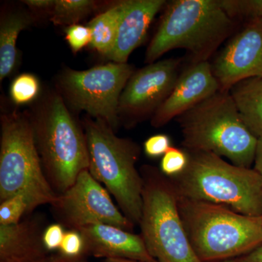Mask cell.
<instances>
[{
  "mask_svg": "<svg viewBox=\"0 0 262 262\" xmlns=\"http://www.w3.org/2000/svg\"><path fill=\"white\" fill-rule=\"evenodd\" d=\"M36 147L48 183L58 195L73 185L89 168L84 129L58 92L48 93L29 114Z\"/></svg>",
  "mask_w": 262,
  "mask_h": 262,
  "instance_id": "obj_1",
  "label": "cell"
},
{
  "mask_svg": "<svg viewBox=\"0 0 262 262\" xmlns=\"http://www.w3.org/2000/svg\"><path fill=\"white\" fill-rule=\"evenodd\" d=\"M185 151L187 168L179 175L168 177L179 196L222 205L241 214L262 216L261 174L213 153Z\"/></svg>",
  "mask_w": 262,
  "mask_h": 262,
  "instance_id": "obj_2",
  "label": "cell"
},
{
  "mask_svg": "<svg viewBox=\"0 0 262 262\" xmlns=\"http://www.w3.org/2000/svg\"><path fill=\"white\" fill-rule=\"evenodd\" d=\"M234 29L220 0H175L167 5L145 62L155 63L172 50L184 49L192 63L208 61Z\"/></svg>",
  "mask_w": 262,
  "mask_h": 262,
  "instance_id": "obj_3",
  "label": "cell"
},
{
  "mask_svg": "<svg viewBox=\"0 0 262 262\" xmlns=\"http://www.w3.org/2000/svg\"><path fill=\"white\" fill-rule=\"evenodd\" d=\"M177 120L184 149L213 153L244 168L254 163L258 139L245 125L229 91H219Z\"/></svg>",
  "mask_w": 262,
  "mask_h": 262,
  "instance_id": "obj_4",
  "label": "cell"
},
{
  "mask_svg": "<svg viewBox=\"0 0 262 262\" xmlns=\"http://www.w3.org/2000/svg\"><path fill=\"white\" fill-rule=\"evenodd\" d=\"M178 206L189 242L203 262L230 259L262 244V216L182 196Z\"/></svg>",
  "mask_w": 262,
  "mask_h": 262,
  "instance_id": "obj_5",
  "label": "cell"
},
{
  "mask_svg": "<svg viewBox=\"0 0 262 262\" xmlns=\"http://www.w3.org/2000/svg\"><path fill=\"white\" fill-rule=\"evenodd\" d=\"M89 154V170L115 198L127 220L139 225L142 211L143 179L136 164L140 146L115 135L103 120L85 117L82 122Z\"/></svg>",
  "mask_w": 262,
  "mask_h": 262,
  "instance_id": "obj_6",
  "label": "cell"
},
{
  "mask_svg": "<svg viewBox=\"0 0 262 262\" xmlns=\"http://www.w3.org/2000/svg\"><path fill=\"white\" fill-rule=\"evenodd\" d=\"M141 236L158 262H203L188 238L173 183L152 165H142Z\"/></svg>",
  "mask_w": 262,
  "mask_h": 262,
  "instance_id": "obj_7",
  "label": "cell"
},
{
  "mask_svg": "<svg viewBox=\"0 0 262 262\" xmlns=\"http://www.w3.org/2000/svg\"><path fill=\"white\" fill-rule=\"evenodd\" d=\"M18 194L29 198L32 211L58 198L43 171L29 114L13 111L1 115L0 202Z\"/></svg>",
  "mask_w": 262,
  "mask_h": 262,
  "instance_id": "obj_8",
  "label": "cell"
},
{
  "mask_svg": "<svg viewBox=\"0 0 262 262\" xmlns=\"http://www.w3.org/2000/svg\"><path fill=\"white\" fill-rule=\"evenodd\" d=\"M134 72L128 63L115 62L85 71L66 69L58 79V93L72 108L103 120L115 131L120 124V96Z\"/></svg>",
  "mask_w": 262,
  "mask_h": 262,
  "instance_id": "obj_9",
  "label": "cell"
},
{
  "mask_svg": "<svg viewBox=\"0 0 262 262\" xmlns=\"http://www.w3.org/2000/svg\"><path fill=\"white\" fill-rule=\"evenodd\" d=\"M51 206L58 223L68 229L106 224L131 232L135 226L114 204L107 189L89 170L81 172L73 185L58 195Z\"/></svg>",
  "mask_w": 262,
  "mask_h": 262,
  "instance_id": "obj_10",
  "label": "cell"
},
{
  "mask_svg": "<svg viewBox=\"0 0 262 262\" xmlns=\"http://www.w3.org/2000/svg\"><path fill=\"white\" fill-rule=\"evenodd\" d=\"M180 59L169 58L134 72L119 101L117 112L120 123L131 127L152 117L173 91L180 75Z\"/></svg>",
  "mask_w": 262,
  "mask_h": 262,
  "instance_id": "obj_11",
  "label": "cell"
},
{
  "mask_svg": "<svg viewBox=\"0 0 262 262\" xmlns=\"http://www.w3.org/2000/svg\"><path fill=\"white\" fill-rule=\"evenodd\" d=\"M211 67L221 91H229L241 81L262 77V19L249 20Z\"/></svg>",
  "mask_w": 262,
  "mask_h": 262,
  "instance_id": "obj_12",
  "label": "cell"
},
{
  "mask_svg": "<svg viewBox=\"0 0 262 262\" xmlns=\"http://www.w3.org/2000/svg\"><path fill=\"white\" fill-rule=\"evenodd\" d=\"M220 91L208 61L192 63L179 75L166 101L151 118L153 127H161Z\"/></svg>",
  "mask_w": 262,
  "mask_h": 262,
  "instance_id": "obj_13",
  "label": "cell"
},
{
  "mask_svg": "<svg viewBox=\"0 0 262 262\" xmlns=\"http://www.w3.org/2000/svg\"><path fill=\"white\" fill-rule=\"evenodd\" d=\"M77 231L83 239L84 255L158 262L150 255L141 236L130 231L106 224H94Z\"/></svg>",
  "mask_w": 262,
  "mask_h": 262,
  "instance_id": "obj_14",
  "label": "cell"
},
{
  "mask_svg": "<svg viewBox=\"0 0 262 262\" xmlns=\"http://www.w3.org/2000/svg\"><path fill=\"white\" fill-rule=\"evenodd\" d=\"M165 4V0L122 1L117 39L108 59L127 63L130 53L144 42L153 19Z\"/></svg>",
  "mask_w": 262,
  "mask_h": 262,
  "instance_id": "obj_15",
  "label": "cell"
},
{
  "mask_svg": "<svg viewBox=\"0 0 262 262\" xmlns=\"http://www.w3.org/2000/svg\"><path fill=\"white\" fill-rule=\"evenodd\" d=\"M43 232L38 219L0 225V262H29L47 257Z\"/></svg>",
  "mask_w": 262,
  "mask_h": 262,
  "instance_id": "obj_16",
  "label": "cell"
},
{
  "mask_svg": "<svg viewBox=\"0 0 262 262\" xmlns=\"http://www.w3.org/2000/svg\"><path fill=\"white\" fill-rule=\"evenodd\" d=\"M231 96L248 130L262 136V77L241 81L231 89Z\"/></svg>",
  "mask_w": 262,
  "mask_h": 262,
  "instance_id": "obj_17",
  "label": "cell"
},
{
  "mask_svg": "<svg viewBox=\"0 0 262 262\" xmlns=\"http://www.w3.org/2000/svg\"><path fill=\"white\" fill-rule=\"evenodd\" d=\"M32 18L20 10L2 15L0 22V80L14 70L16 63V41L18 34L30 24Z\"/></svg>",
  "mask_w": 262,
  "mask_h": 262,
  "instance_id": "obj_18",
  "label": "cell"
},
{
  "mask_svg": "<svg viewBox=\"0 0 262 262\" xmlns=\"http://www.w3.org/2000/svg\"><path fill=\"white\" fill-rule=\"evenodd\" d=\"M122 8V1L115 3L93 18L88 25L92 34L91 46L103 56L107 57L115 46Z\"/></svg>",
  "mask_w": 262,
  "mask_h": 262,
  "instance_id": "obj_19",
  "label": "cell"
},
{
  "mask_svg": "<svg viewBox=\"0 0 262 262\" xmlns=\"http://www.w3.org/2000/svg\"><path fill=\"white\" fill-rule=\"evenodd\" d=\"M97 5L92 0H55L50 19L57 26L78 24L97 8Z\"/></svg>",
  "mask_w": 262,
  "mask_h": 262,
  "instance_id": "obj_20",
  "label": "cell"
},
{
  "mask_svg": "<svg viewBox=\"0 0 262 262\" xmlns=\"http://www.w3.org/2000/svg\"><path fill=\"white\" fill-rule=\"evenodd\" d=\"M32 211L30 201L23 194L15 195L1 202L0 225H10L21 222L22 217Z\"/></svg>",
  "mask_w": 262,
  "mask_h": 262,
  "instance_id": "obj_21",
  "label": "cell"
},
{
  "mask_svg": "<svg viewBox=\"0 0 262 262\" xmlns=\"http://www.w3.org/2000/svg\"><path fill=\"white\" fill-rule=\"evenodd\" d=\"M39 92L37 77L31 74L19 75L10 86V97L16 104L22 105L34 101Z\"/></svg>",
  "mask_w": 262,
  "mask_h": 262,
  "instance_id": "obj_22",
  "label": "cell"
},
{
  "mask_svg": "<svg viewBox=\"0 0 262 262\" xmlns=\"http://www.w3.org/2000/svg\"><path fill=\"white\" fill-rule=\"evenodd\" d=\"M221 6L231 18L262 19V0H220Z\"/></svg>",
  "mask_w": 262,
  "mask_h": 262,
  "instance_id": "obj_23",
  "label": "cell"
},
{
  "mask_svg": "<svg viewBox=\"0 0 262 262\" xmlns=\"http://www.w3.org/2000/svg\"><path fill=\"white\" fill-rule=\"evenodd\" d=\"M187 164V151L171 146L162 158L160 170L166 177H175L185 170Z\"/></svg>",
  "mask_w": 262,
  "mask_h": 262,
  "instance_id": "obj_24",
  "label": "cell"
},
{
  "mask_svg": "<svg viewBox=\"0 0 262 262\" xmlns=\"http://www.w3.org/2000/svg\"><path fill=\"white\" fill-rule=\"evenodd\" d=\"M60 254L68 258L83 257L84 241L77 230L68 229L65 232L59 248Z\"/></svg>",
  "mask_w": 262,
  "mask_h": 262,
  "instance_id": "obj_25",
  "label": "cell"
},
{
  "mask_svg": "<svg viewBox=\"0 0 262 262\" xmlns=\"http://www.w3.org/2000/svg\"><path fill=\"white\" fill-rule=\"evenodd\" d=\"M66 39L75 53L81 51L91 43L92 34L89 27L80 24L70 26L66 29Z\"/></svg>",
  "mask_w": 262,
  "mask_h": 262,
  "instance_id": "obj_26",
  "label": "cell"
},
{
  "mask_svg": "<svg viewBox=\"0 0 262 262\" xmlns=\"http://www.w3.org/2000/svg\"><path fill=\"white\" fill-rule=\"evenodd\" d=\"M170 147V138L165 134L150 136L144 144V152L151 158L163 156Z\"/></svg>",
  "mask_w": 262,
  "mask_h": 262,
  "instance_id": "obj_27",
  "label": "cell"
},
{
  "mask_svg": "<svg viewBox=\"0 0 262 262\" xmlns=\"http://www.w3.org/2000/svg\"><path fill=\"white\" fill-rule=\"evenodd\" d=\"M64 230L60 224H53L45 229L43 232L42 241L48 251L59 249L61 246Z\"/></svg>",
  "mask_w": 262,
  "mask_h": 262,
  "instance_id": "obj_28",
  "label": "cell"
},
{
  "mask_svg": "<svg viewBox=\"0 0 262 262\" xmlns=\"http://www.w3.org/2000/svg\"><path fill=\"white\" fill-rule=\"evenodd\" d=\"M23 3L34 13L51 15L54 7L55 0H27L23 1Z\"/></svg>",
  "mask_w": 262,
  "mask_h": 262,
  "instance_id": "obj_29",
  "label": "cell"
},
{
  "mask_svg": "<svg viewBox=\"0 0 262 262\" xmlns=\"http://www.w3.org/2000/svg\"><path fill=\"white\" fill-rule=\"evenodd\" d=\"M253 166V168L262 176V136L258 139Z\"/></svg>",
  "mask_w": 262,
  "mask_h": 262,
  "instance_id": "obj_30",
  "label": "cell"
},
{
  "mask_svg": "<svg viewBox=\"0 0 262 262\" xmlns=\"http://www.w3.org/2000/svg\"><path fill=\"white\" fill-rule=\"evenodd\" d=\"M241 260L244 262H262V244Z\"/></svg>",
  "mask_w": 262,
  "mask_h": 262,
  "instance_id": "obj_31",
  "label": "cell"
},
{
  "mask_svg": "<svg viewBox=\"0 0 262 262\" xmlns=\"http://www.w3.org/2000/svg\"><path fill=\"white\" fill-rule=\"evenodd\" d=\"M50 261L51 262H85L84 261L83 257L68 258L62 256L61 254L50 256Z\"/></svg>",
  "mask_w": 262,
  "mask_h": 262,
  "instance_id": "obj_32",
  "label": "cell"
},
{
  "mask_svg": "<svg viewBox=\"0 0 262 262\" xmlns=\"http://www.w3.org/2000/svg\"><path fill=\"white\" fill-rule=\"evenodd\" d=\"M103 262H143L135 260L125 259V258H106Z\"/></svg>",
  "mask_w": 262,
  "mask_h": 262,
  "instance_id": "obj_33",
  "label": "cell"
},
{
  "mask_svg": "<svg viewBox=\"0 0 262 262\" xmlns=\"http://www.w3.org/2000/svg\"><path fill=\"white\" fill-rule=\"evenodd\" d=\"M29 262H51V261H50V256H48L46 258H39V259L34 260V261Z\"/></svg>",
  "mask_w": 262,
  "mask_h": 262,
  "instance_id": "obj_34",
  "label": "cell"
},
{
  "mask_svg": "<svg viewBox=\"0 0 262 262\" xmlns=\"http://www.w3.org/2000/svg\"><path fill=\"white\" fill-rule=\"evenodd\" d=\"M220 262H244L242 260H225V261H220Z\"/></svg>",
  "mask_w": 262,
  "mask_h": 262,
  "instance_id": "obj_35",
  "label": "cell"
}]
</instances>
